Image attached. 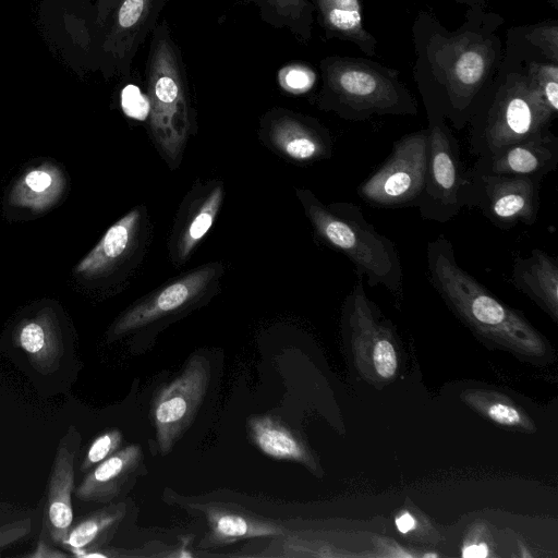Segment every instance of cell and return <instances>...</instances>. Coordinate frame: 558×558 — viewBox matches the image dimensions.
I'll use <instances>...</instances> for the list:
<instances>
[{"instance_id":"1","label":"cell","mask_w":558,"mask_h":558,"mask_svg":"<svg viewBox=\"0 0 558 558\" xmlns=\"http://www.w3.org/2000/svg\"><path fill=\"white\" fill-rule=\"evenodd\" d=\"M502 23L481 7H472L453 32L426 13L414 23V77L423 102L436 106L457 130L468 125L499 73Z\"/></svg>"},{"instance_id":"2","label":"cell","mask_w":558,"mask_h":558,"mask_svg":"<svg viewBox=\"0 0 558 558\" xmlns=\"http://www.w3.org/2000/svg\"><path fill=\"white\" fill-rule=\"evenodd\" d=\"M426 267L442 301L476 337L523 357L548 356L544 336L458 264L449 239L438 235L427 243Z\"/></svg>"},{"instance_id":"3","label":"cell","mask_w":558,"mask_h":558,"mask_svg":"<svg viewBox=\"0 0 558 558\" xmlns=\"http://www.w3.org/2000/svg\"><path fill=\"white\" fill-rule=\"evenodd\" d=\"M317 235L353 264L356 274L369 287H384L402 293L403 272L395 243L369 223L354 203L324 205L307 191H298Z\"/></svg>"},{"instance_id":"4","label":"cell","mask_w":558,"mask_h":558,"mask_svg":"<svg viewBox=\"0 0 558 558\" xmlns=\"http://www.w3.org/2000/svg\"><path fill=\"white\" fill-rule=\"evenodd\" d=\"M524 68H506L499 73L469 121L470 153L488 157L505 146L550 128L555 119Z\"/></svg>"},{"instance_id":"5","label":"cell","mask_w":558,"mask_h":558,"mask_svg":"<svg viewBox=\"0 0 558 558\" xmlns=\"http://www.w3.org/2000/svg\"><path fill=\"white\" fill-rule=\"evenodd\" d=\"M323 105L350 121L373 116H415L417 104L398 72L362 58L324 61Z\"/></svg>"},{"instance_id":"6","label":"cell","mask_w":558,"mask_h":558,"mask_svg":"<svg viewBox=\"0 0 558 558\" xmlns=\"http://www.w3.org/2000/svg\"><path fill=\"white\" fill-rule=\"evenodd\" d=\"M428 120V161L424 190L415 206L425 220L448 222L463 208L465 170L460 148L442 112L424 104Z\"/></svg>"},{"instance_id":"7","label":"cell","mask_w":558,"mask_h":558,"mask_svg":"<svg viewBox=\"0 0 558 558\" xmlns=\"http://www.w3.org/2000/svg\"><path fill=\"white\" fill-rule=\"evenodd\" d=\"M542 181L534 177L492 173L473 166L465 170L462 204L477 208L501 230L520 222L530 226L537 220Z\"/></svg>"},{"instance_id":"8","label":"cell","mask_w":558,"mask_h":558,"mask_svg":"<svg viewBox=\"0 0 558 558\" xmlns=\"http://www.w3.org/2000/svg\"><path fill=\"white\" fill-rule=\"evenodd\" d=\"M428 130L409 133L396 141L381 166L357 187L359 196L372 206H415L426 181Z\"/></svg>"},{"instance_id":"9","label":"cell","mask_w":558,"mask_h":558,"mask_svg":"<svg viewBox=\"0 0 558 558\" xmlns=\"http://www.w3.org/2000/svg\"><path fill=\"white\" fill-rule=\"evenodd\" d=\"M150 125L156 143L170 159H180L187 138L183 86L171 47L160 40L149 65Z\"/></svg>"},{"instance_id":"10","label":"cell","mask_w":558,"mask_h":558,"mask_svg":"<svg viewBox=\"0 0 558 558\" xmlns=\"http://www.w3.org/2000/svg\"><path fill=\"white\" fill-rule=\"evenodd\" d=\"M343 319L359 366L379 380L392 379L399 367L393 332L367 296L361 277L345 299Z\"/></svg>"},{"instance_id":"11","label":"cell","mask_w":558,"mask_h":558,"mask_svg":"<svg viewBox=\"0 0 558 558\" xmlns=\"http://www.w3.org/2000/svg\"><path fill=\"white\" fill-rule=\"evenodd\" d=\"M209 363L193 356L183 372L156 396L151 415L161 454L169 453L187 428L209 384Z\"/></svg>"},{"instance_id":"12","label":"cell","mask_w":558,"mask_h":558,"mask_svg":"<svg viewBox=\"0 0 558 558\" xmlns=\"http://www.w3.org/2000/svg\"><path fill=\"white\" fill-rule=\"evenodd\" d=\"M217 271V265H206L162 287L122 314L110 333L122 336L184 308L209 288Z\"/></svg>"},{"instance_id":"13","label":"cell","mask_w":558,"mask_h":558,"mask_svg":"<svg viewBox=\"0 0 558 558\" xmlns=\"http://www.w3.org/2000/svg\"><path fill=\"white\" fill-rule=\"evenodd\" d=\"M80 442L78 432L70 426L59 441L48 478L43 526L57 546H61L73 524L74 464Z\"/></svg>"},{"instance_id":"14","label":"cell","mask_w":558,"mask_h":558,"mask_svg":"<svg viewBox=\"0 0 558 558\" xmlns=\"http://www.w3.org/2000/svg\"><path fill=\"white\" fill-rule=\"evenodd\" d=\"M474 166L492 173L544 179L558 166V137L550 128L511 143L497 153L477 158Z\"/></svg>"},{"instance_id":"15","label":"cell","mask_w":558,"mask_h":558,"mask_svg":"<svg viewBox=\"0 0 558 558\" xmlns=\"http://www.w3.org/2000/svg\"><path fill=\"white\" fill-rule=\"evenodd\" d=\"M141 459L138 445L117 450L87 472L75 487L74 496L82 501L109 502L121 495L126 482L137 471Z\"/></svg>"},{"instance_id":"16","label":"cell","mask_w":558,"mask_h":558,"mask_svg":"<svg viewBox=\"0 0 558 558\" xmlns=\"http://www.w3.org/2000/svg\"><path fill=\"white\" fill-rule=\"evenodd\" d=\"M13 341L37 372L47 375L60 366L64 344L56 317L48 308L21 322Z\"/></svg>"},{"instance_id":"17","label":"cell","mask_w":558,"mask_h":558,"mask_svg":"<svg viewBox=\"0 0 558 558\" xmlns=\"http://www.w3.org/2000/svg\"><path fill=\"white\" fill-rule=\"evenodd\" d=\"M513 286L535 302L555 322L558 318V264L546 252L535 248L513 264Z\"/></svg>"},{"instance_id":"18","label":"cell","mask_w":558,"mask_h":558,"mask_svg":"<svg viewBox=\"0 0 558 558\" xmlns=\"http://www.w3.org/2000/svg\"><path fill=\"white\" fill-rule=\"evenodd\" d=\"M63 171L52 162H43L25 172L12 186L11 205L43 213L51 208L65 189Z\"/></svg>"},{"instance_id":"19","label":"cell","mask_w":558,"mask_h":558,"mask_svg":"<svg viewBox=\"0 0 558 558\" xmlns=\"http://www.w3.org/2000/svg\"><path fill=\"white\" fill-rule=\"evenodd\" d=\"M270 138L279 150L296 161H314L331 154L329 133L298 119L278 120L271 126Z\"/></svg>"},{"instance_id":"20","label":"cell","mask_w":558,"mask_h":558,"mask_svg":"<svg viewBox=\"0 0 558 558\" xmlns=\"http://www.w3.org/2000/svg\"><path fill=\"white\" fill-rule=\"evenodd\" d=\"M247 430L253 442L265 454L316 469L314 457L305 444L279 421L266 415L253 416L247 422Z\"/></svg>"},{"instance_id":"21","label":"cell","mask_w":558,"mask_h":558,"mask_svg":"<svg viewBox=\"0 0 558 558\" xmlns=\"http://www.w3.org/2000/svg\"><path fill=\"white\" fill-rule=\"evenodd\" d=\"M140 222L134 209L113 223L98 244L76 265L75 274L95 277L109 270L131 247Z\"/></svg>"},{"instance_id":"22","label":"cell","mask_w":558,"mask_h":558,"mask_svg":"<svg viewBox=\"0 0 558 558\" xmlns=\"http://www.w3.org/2000/svg\"><path fill=\"white\" fill-rule=\"evenodd\" d=\"M325 27L353 43L366 56L376 53L377 40L363 23L362 0H316Z\"/></svg>"},{"instance_id":"23","label":"cell","mask_w":558,"mask_h":558,"mask_svg":"<svg viewBox=\"0 0 558 558\" xmlns=\"http://www.w3.org/2000/svg\"><path fill=\"white\" fill-rule=\"evenodd\" d=\"M124 515L123 505H109L83 517L72 524L61 544L70 556L82 558L92 549L100 548Z\"/></svg>"},{"instance_id":"24","label":"cell","mask_w":558,"mask_h":558,"mask_svg":"<svg viewBox=\"0 0 558 558\" xmlns=\"http://www.w3.org/2000/svg\"><path fill=\"white\" fill-rule=\"evenodd\" d=\"M207 519L210 527V539L214 544H226L283 533L279 525L220 509H211Z\"/></svg>"},{"instance_id":"25","label":"cell","mask_w":558,"mask_h":558,"mask_svg":"<svg viewBox=\"0 0 558 558\" xmlns=\"http://www.w3.org/2000/svg\"><path fill=\"white\" fill-rule=\"evenodd\" d=\"M463 399L465 403L499 426L523 432L535 429L533 421L504 396L492 391L472 390L466 391Z\"/></svg>"},{"instance_id":"26","label":"cell","mask_w":558,"mask_h":558,"mask_svg":"<svg viewBox=\"0 0 558 558\" xmlns=\"http://www.w3.org/2000/svg\"><path fill=\"white\" fill-rule=\"evenodd\" d=\"M223 199V189H214L184 228L178 245L179 259L186 258L211 228Z\"/></svg>"},{"instance_id":"27","label":"cell","mask_w":558,"mask_h":558,"mask_svg":"<svg viewBox=\"0 0 558 558\" xmlns=\"http://www.w3.org/2000/svg\"><path fill=\"white\" fill-rule=\"evenodd\" d=\"M525 72L533 81L549 110L558 112V64L548 60L525 62Z\"/></svg>"},{"instance_id":"28","label":"cell","mask_w":558,"mask_h":558,"mask_svg":"<svg viewBox=\"0 0 558 558\" xmlns=\"http://www.w3.org/2000/svg\"><path fill=\"white\" fill-rule=\"evenodd\" d=\"M122 442V434L119 429H109L98 435L89 445L82 462L80 471L87 473L95 465L116 452Z\"/></svg>"},{"instance_id":"29","label":"cell","mask_w":558,"mask_h":558,"mask_svg":"<svg viewBox=\"0 0 558 558\" xmlns=\"http://www.w3.org/2000/svg\"><path fill=\"white\" fill-rule=\"evenodd\" d=\"M525 40L544 57V59L558 63V23L545 22L527 29Z\"/></svg>"},{"instance_id":"30","label":"cell","mask_w":558,"mask_h":558,"mask_svg":"<svg viewBox=\"0 0 558 558\" xmlns=\"http://www.w3.org/2000/svg\"><path fill=\"white\" fill-rule=\"evenodd\" d=\"M121 106L124 113L136 120H145L150 113L149 97L142 94L136 85H126L121 93Z\"/></svg>"},{"instance_id":"31","label":"cell","mask_w":558,"mask_h":558,"mask_svg":"<svg viewBox=\"0 0 558 558\" xmlns=\"http://www.w3.org/2000/svg\"><path fill=\"white\" fill-rule=\"evenodd\" d=\"M279 80L286 90L299 94L308 90L313 86L315 74L306 66L290 65L282 69L279 74Z\"/></svg>"},{"instance_id":"32","label":"cell","mask_w":558,"mask_h":558,"mask_svg":"<svg viewBox=\"0 0 558 558\" xmlns=\"http://www.w3.org/2000/svg\"><path fill=\"white\" fill-rule=\"evenodd\" d=\"M32 520L25 518L0 525V554L29 535Z\"/></svg>"},{"instance_id":"33","label":"cell","mask_w":558,"mask_h":558,"mask_svg":"<svg viewBox=\"0 0 558 558\" xmlns=\"http://www.w3.org/2000/svg\"><path fill=\"white\" fill-rule=\"evenodd\" d=\"M147 0H124L118 12V23L121 28L135 26L144 15Z\"/></svg>"},{"instance_id":"34","label":"cell","mask_w":558,"mask_h":558,"mask_svg":"<svg viewBox=\"0 0 558 558\" xmlns=\"http://www.w3.org/2000/svg\"><path fill=\"white\" fill-rule=\"evenodd\" d=\"M23 557L27 558H68L70 554L64 549H60L54 545L48 534L46 529L43 526L39 538L35 548L27 554H24Z\"/></svg>"},{"instance_id":"35","label":"cell","mask_w":558,"mask_h":558,"mask_svg":"<svg viewBox=\"0 0 558 558\" xmlns=\"http://www.w3.org/2000/svg\"><path fill=\"white\" fill-rule=\"evenodd\" d=\"M395 524L400 533L407 534L416 527V520L410 512L404 511L396 518Z\"/></svg>"},{"instance_id":"36","label":"cell","mask_w":558,"mask_h":558,"mask_svg":"<svg viewBox=\"0 0 558 558\" xmlns=\"http://www.w3.org/2000/svg\"><path fill=\"white\" fill-rule=\"evenodd\" d=\"M462 556L465 558H484L488 556V547L485 543L469 544L463 547Z\"/></svg>"},{"instance_id":"37","label":"cell","mask_w":558,"mask_h":558,"mask_svg":"<svg viewBox=\"0 0 558 558\" xmlns=\"http://www.w3.org/2000/svg\"><path fill=\"white\" fill-rule=\"evenodd\" d=\"M280 7H287L291 11L301 12L305 7L304 0H276Z\"/></svg>"},{"instance_id":"38","label":"cell","mask_w":558,"mask_h":558,"mask_svg":"<svg viewBox=\"0 0 558 558\" xmlns=\"http://www.w3.org/2000/svg\"><path fill=\"white\" fill-rule=\"evenodd\" d=\"M461 3L471 4L472 7H480L482 3L489 1V0H456Z\"/></svg>"},{"instance_id":"39","label":"cell","mask_w":558,"mask_h":558,"mask_svg":"<svg viewBox=\"0 0 558 558\" xmlns=\"http://www.w3.org/2000/svg\"><path fill=\"white\" fill-rule=\"evenodd\" d=\"M424 556L425 557H429V556L436 557L437 555L436 554H425Z\"/></svg>"}]
</instances>
